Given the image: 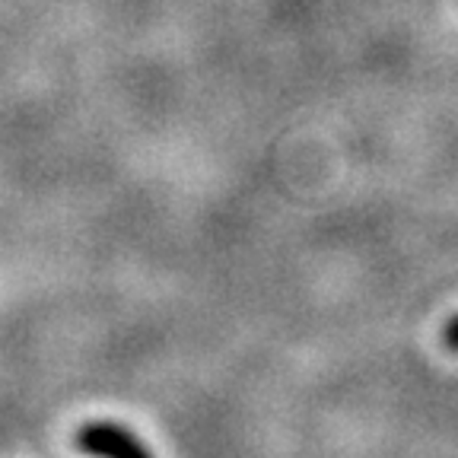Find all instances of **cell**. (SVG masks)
I'll return each mask as SVG.
<instances>
[{
    "label": "cell",
    "instance_id": "obj_2",
    "mask_svg": "<svg viewBox=\"0 0 458 458\" xmlns=\"http://www.w3.org/2000/svg\"><path fill=\"white\" fill-rule=\"evenodd\" d=\"M443 341H445V347H449V351H458V315H455V318H452L449 325H445Z\"/></svg>",
    "mask_w": 458,
    "mask_h": 458
},
{
    "label": "cell",
    "instance_id": "obj_1",
    "mask_svg": "<svg viewBox=\"0 0 458 458\" xmlns=\"http://www.w3.org/2000/svg\"><path fill=\"white\" fill-rule=\"evenodd\" d=\"M77 445L93 458H150L134 433L114 423H86L77 433Z\"/></svg>",
    "mask_w": 458,
    "mask_h": 458
}]
</instances>
